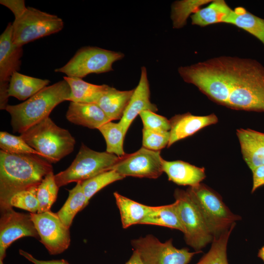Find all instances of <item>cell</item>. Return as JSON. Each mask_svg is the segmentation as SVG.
Here are the masks:
<instances>
[{"instance_id": "cell-14", "label": "cell", "mask_w": 264, "mask_h": 264, "mask_svg": "<svg viewBox=\"0 0 264 264\" xmlns=\"http://www.w3.org/2000/svg\"><path fill=\"white\" fill-rule=\"evenodd\" d=\"M0 213V260H3L7 249L16 240L24 237H40L30 213L17 212L12 208Z\"/></svg>"}, {"instance_id": "cell-31", "label": "cell", "mask_w": 264, "mask_h": 264, "mask_svg": "<svg viewBox=\"0 0 264 264\" xmlns=\"http://www.w3.org/2000/svg\"><path fill=\"white\" fill-rule=\"evenodd\" d=\"M211 1L210 0H184L174 2L172 5L171 15L173 28L178 29L183 27L190 14L195 13L202 5Z\"/></svg>"}, {"instance_id": "cell-41", "label": "cell", "mask_w": 264, "mask_h": 264, "mask_svg": "<svg viewBox=\"0 0 264 264\" xmlns=\"http://www.w3.org/2000/svg\"><path fill=\"white\" fill-rule=\"evenodd\" d=\"M258 256L264 262V245L259 250Z\"/></svg>"}, {"instance_id": "cell-5", "label": "cell", "mask_w": 264, "mask_h": 264, "mask_svg": "<svg viewBox=\"0 0 264 264\" xmlns=\"http://www.w3.org/2000/svg\"><path fill=\"white\" fill-rule=\"evenodd\" d=\"M187 190L214 238L235 226L236 221L241 219L230 211L220 195L206 185L200 183Z\"/></svg>"}, {"instance_id": "cell-12", "label": "cell", "mask_w": 264, "mask_h": 264, "mask_svg": "<svg viewBox=\"0 0 264 264\" xmlns=\"http://www.w3.org/2000/svg\"><path fill=\"white\" fill-rule=\"evenodd\" d=\"M163 159L160 151H153L142 147L134 153L120 157L112 170L125 177L130 176L155 179L163 172Z\"/></svg>"}, {"instance_id": "cell-6", "label": "cell", "mask_w": 264, "mask_h": 264, "mask_svg": "<svg viewBox=\"0 0 264 264\" xmlns=\"http://www.w3.org/2000/svg\"><path fill=\"white\" fill-rule=\"evenodd\" d=\"M120 157L107 152H97L83 143L71 165L55 175L59 187L73 182H81L112 170Z\"/></svg>"}, {"instance_id": "cell-4", "label": "cell", "mask_w": 264, "mask_h": 264, "mask_svg": "<svg viewBox=\"0 0 264 264\" xmlns=\"http://www.w3.org/2000/svg\"><path fill=\"white\" fill-rule=\"evenodd\" d=\"M50 162L56 163L73 151L75 138L68 131L58 126L49 117L20 135Z\"/></svg>"}, {"instance_id": "cell-42", "label": "cell", "mask_w": 264, "mask_h": 264, "mask_svg": "<svg viewBox=\"0 0 264 264\" xmlns=\"http://www.w3.org/2000/svg\"><path fill=\"white\" fill-rule=\"evenodd\" d=\"M0 264H4L3 263V260H0Z\"/></svg>"}, {"instance_id": "cell-28", "label": "cell", "mask_w": 264, "mask_h": 264, "mask_svg": "<svg viewBox=\"0 0 264 264\" xmlns=\"http://www.w3.org/2000/svg\"><path fill=\"white\" fill-rule=\"evenodd\" d=\"M104 137L106 152L121 157L125 155L124 141L126 134L119 123L109 121L98 129Z\"/></svg>"}, {"instance_id": "cell-34", "label": "cell", "mask_w": 264, "mask_h": 264, "mask_svg": "<svg viewBox=\"0 0 264 264\" xmlns=\"http://www.w3.org/2000/svg\"><path fill=\"white\" fill-rule=\"evenodd\" d=\"M38 186L21 191L15 194L10 200L11 207H15L37 213L39 202L37 197Z\"/></svg>"}, {"instance_id": "cell-22", "label": "cell", "mask_w": 264, "mask_h": 264, "mask_svg": "<svg viewBox=\"0 0 264 264\" xmlns=\"http://www.w3.org/2000/svg\"><path fill=\"white\" fill-rule=\"evenodd\" d=\"M48 79H42L14 72L9 85V96L14 97L19 100H26L50 83Z\"/></svg>"}, {"instance_id": "cell-40", "label": "cell", "mask_w": 264, "mask_h": 264, "mask_svg": "<svg viewBox=\"0 0 264 264\" xmlns=\"http://www.w3.org/2000/svg\"><path fill=\"white\" fill-rule=\"evenodd\" d=\"M125 264H144L139 253L133 250V253L129 260Z\"/></svg>"}, {"instance_id": "cell-18", "label": "cell", "mask_w": 264, "mask_h": 264, "mask_svg": "<svg viewBox=\"0 0 264 264\" xmlns=\"http://www.w3.org/2000/svg\"><path fill=\"white\" fill-rule=\"evenodd\" d=\"M66 118L72 123L89 129H97L111 121L96 103H78L70 102Z\"/></svg>"}, {"instance_id": "cell-17", "label": "cell", "mask_w": 264, "mask_h": 264, "mask_svg": "<svg viewBox=\"0 0 264 264\" xmlns=\"http://www.w3.org/2000/svg\"><path fill=\"white\" fill-rule=\"evenodd\" d=\"M243 158L251 171L264 165V133L250 129L237 130Z\"/></svg>"}, {"instance_id": "cell-36", "label": "cell", "mask_w": 264, "mask_h": 264, "mask_svg": "<svg viewBox=\"0 0 264 264\" xmlns=\"http://www.w3.org/2000/svg\"><path fill=\"white\" fill-rule=\"evenodd\" d=\"M170 132L159 133L143 128L142 147L153 151H159L167 147Z\"/></svg>"}, {"instance_id": "cell-24", "label": "cell", "mask_w": 264, "mask_h": 264, "mask_svg": "<svg viewBox=\"0 0 264 264\" xmlns=\"http://www.w3.org/2000/svg\"><path fill=\"white\" fill-rule=\"evenodd\" d=\"M140 224L158 225L184 232L175 201L168 205L150 206Z\"/></svg>"}, {"instance_id": "cell-20", "label": "cell", "mask_w": 264, "mask_h": 264, "mask_svg": "<svg viewBox=\"0 0 264 264\" xmlns=\"http://www.w3.org/2000/svg\"><path fill=\"white\" fill-rule=\"evenodd\" d=\"M134 89L119 90L110 87L96 104L111 121L121 119L131 100Z\"/></svg>"}, {"instance_id": "cell-21", "label": "cell", "mask_w": 264, "mask_h": 264, "mask_svg": "<svg viewBox=\"0 0 264 264\" xmlns=\"http://www.w3.org/2000/svg\"><path fill=\"white\" fill-rule=\"evenodd\" d=\"M70 88L67 101L78 103H96L109 86L98 85L87 82L78 77L64 76Z\"/></svg>"}, {"instance_id": "cell-16", "label": "cell", "mask_w": 264, "mask_h": 264, "mask_svg": "<svg viewBox=\"0 0 264 264\" xmlns=\"http://www.w3.org/2000/svg\"><path fill=\"white\" fill-rule=\"evenodd\" d=\"M170 140L167 147L175 142L191 136L201 129L216 124L218 118L214 113L197 116L187 112L174 116L170 120Z\"/></svg>"}, {"instance_id": "cell-33", "label": "cell", "mask_w": 264, "mask_h": 264, "mask_svg": "<svg viewBox=\"0 0 264 264\" xmlns=\"http://www.w3.org/2000/svg\"><path fill=\"white\" fill-rule=\"evenodd\" d=\"M0 148L7 153L34 154L43 157L42 154L30 146L20 135L16 136L6 132H0Z\"/></svg>"}, {"instance_id": "cell-30", "label": "cell", "mask_w": 264, "mask_h": 264, "mask_svg": "<svg viewBox=\"0 0 264 264\" xmlns=\"http://www.w3.org/2000/svg\"><path fill=\"white\" fill-rule=\"evenodd\" d=\"M59 188L55 180V175L52 171L44 177L38 186V213L50 210L52 205L57 199Z\"/></svg>"}, {"instance_id": "cell-32", "label": "cell", "mask_w": 264, "mask_h": 264, "mask_svg": "<svg viewBox=\"0 0 264 264\" xmlns=\"http://www.w3.org/2000/svg\"><path fill=\"white\" fill-rule=\"evenodd\" d=\"M124 178L116 171L110 170L80 182L88 203L90 199L102 188Z\"/></svg>"}, {"instance_id": "cell-27", "label": "cell", "mask_w": 264, "mask_h": 264, "mask_svg": "<svg viewBox=\"0 0 264 264\" xmlns=\"http://www.w3.org/2000/svg\"><path fill=\"white\" fill-rule=\"evenodd\" d=\"M88 204L81 183L77 182L73 188L68 191L66 201L57 214L63 222L69 228L75 215Z\"/></svg>"}, {"instance_id": "cell-1", "label": "cell", "mask_w": 264, "mask_h": 264, "mask_svg": "<svg viewBox=\"0 0 264 264\" xmlns=\"http://www.w3.org/2000/svg\"><path fill=\"white\" fill-rule=\"evenodd\" d=\"M219 72L228 94L226 107L264 112V66L260 63L229 56L221 62Z\"/></svg>"}, {"instance_id": "cell-2", "label": "cell", "mask_w": 264, "mask_h": 264, "mask_svg": "<svg viewBox=\"0 0 264 264\" xmlns=\"http://www.w3.org/2000/svg\"><path fill=\"white\" fill-rule=\"evenodd\" d=\"M53 171L50 162L37 154H14L0 151V211L12 208L11 198L17 193L38 186Z\"/></svg>"}, {"instance_id": "cell-7", "label": "cell", "mask_w": 264, "mask_h": 264, "mask_svg": "<svg viewBox=\"0 0 264 264\" xmlns=\"http://www.w3.org/2000/svg\"><path fill=\"white\" fill-rule=\"evenodd\" d=\"M12 41L16 45L24 44L60 31L64 27L62 19L33 7H27L12 23Z\"/></svg>"}, {"instance_id": "cell-39", "label": "cell", "mask_w": 264, "mask_h": 264, "mask_svg": "<svg viewBox=\"0 0 264 264\" xmlns=\"http://www.w3.org/2000/svg\"><path fill=\"white\" fill-rule=\"evenodd\" d=\"M19 253L21 255L34 264H69L64 259L50 261L39 260L34 258L29 253L21 249L19 250Z\"/></svg>"}, {"instance_id": "cell-8", "label": "cell", "mask_w": 264, "mask_h": 264, "mask_svg": "<svg viewBox=\"0 0 264 264\" xmlns=\"http://www.w3.org/2000/svg\"><path fill=\"white\" fill-rule=\"evenodd\" d=\"M174 197L186 243L196 251H201L212 242L214 236L187 190L176 189Z\"/></svg>"}, {"instance_id": "cell-25", "label": "cell", "mask_w": 264, "mask_h": 264, "mask_svg": "<svg viewBox=\"0 0 264 264\" xmlns=\"http://www.w3.org/2000/svg\"><path fill=\"white\" fill-rule=\"evenodd\" d=\"M119 209L122 226L127 228L132 225L140 224L148 213L150 206L135 201L118 192L113 193Z\"/></svg>"}, {"instance_id": "cell-35", "label": "cell", "mask_w": 264, "mask_h": 264, "mask_svg": "<svg viewBox=\"0 0 264 264\" xmlns=\"http://www.w3.org/2000/svg\"><path fill=\"white\" fill-rule=\"evenodd\" d=\"M139 116L143 122V128L153 132L165 133L171 129L170 120L150 110L141 112Z\"/></svg>"}, {"instance_id": "cell-29", "label": "cell", "mask_w": 264, "mask_h": 264, "mask_svg": "<svg viewBox=\"0 0 264 264\" xmlns=\"http://www.w3.org/2000/svg\"><path fill=\"white\" fill-rule=\"evenodd\" d=\"M235 226L214 237L210 249L197 264H229L227 257V243Z\"/></svg>"}, {"instance_id": "cell-19", "label": "cell", "mask_w": 264, "mask_h": 264, "mask_svg": "<svg viewBox=\"0 0 264 264\" xmlns=\"http://www.w3.org/2000/svg\"><path fill=\"white\" fill-rule=\"evenodd\" d=\"M162 169L170 181L179 185L194 187L200 184L206 177L203 167H198L181 160L163 159Z\"/></svg>"}, {"instance_id": "cell-3", "label": "cell", "mask_w": 264, "mask_h": 264, "mask_svg": "<svg viewBox=\"0 0 264 264\" xmlns=\"http://www.w3.org/2000/svg\"><path fill=\"white\" fill-rule=\"evenodd\" d=\"M70 88L65 80L46 86L23 102L8 105L5 110L11 115L14 132L20 134L45 118L61 103L67 101Z\"/></svg>"}, {"instance_id": "cell-11", "label": "cell", "mask_w": 264, "mask_h": 264, "mask_svg": "<svg viewBox=\"0 0 264 264\" xmlns=\"http://www.w3.org/2000/svg\"><path fill=\"white\" fill-rule=\"evenodd\" d=\"M30 214L40 241L50 255L61 254L68 248L70 243L69 228L63 222L57 213L50 210Z\"/></svg>"}, {"instance_id": "cell-9", "label": "cell", "mask_w": 264, "mask_h": 264, "mask_svg": "<svg viewBox=\"0 0 264 264\" xmlns=\"http://www.w3.org/2000/svg\"><path fill=\"white\" fill-rule=\"evenodd\" d=\"M124 56L121 52L98 47H83L66 65L56 68L54 71L64 73L68 77L82 78L91 73L99 74L112 70L113 63Z\"/></svg>"}, {"instance_id": "cell-15", "label": "cell", "mask_w": 264, "mask_h": 264, "mask_svg": "<svg viewBox=\"0 0 264 264\" xmlns=\"http://www.w3.org/2000/svg\"><path fill=\"white\" fill-rule=\"evenodd\" d=\"M150 91L145 67H141L140 80L124 111L118 122L126 134L134 119L144 110H150L155 112L157 108L150 101Z\"/></svg>"}, {"instance_id": "cell-38", "label": "cell", "mask_w": 264, "mask_h": 264, "mask_svg": "<svg viewBox=\"0 0 264 264\" xmlns=\"http://www.w3.org/2000/svg\"><path fill=\"white\" fill-rule=\"evenodd\" d=\"M253 173V185L251 193L264 185V165L260 166L252 171Z\"/></svg>"}, {"instance_id": "cell-37", "label": "cell", "mask_w": 264, "mask_h": 264, "mask_svg": "<svg viewBox=\"0 0 264 264\" xmlns=\"http://www.w3.org/2000/svg\"><path fill=\"white\" fill-rule=\"evenodd\" d=\"M0 3L9 8L15 18L20 17L27 8L23 0H0Z\"/></svg>"}, {"instance_id": "cell-23", "label": "cell", "mask_w": 264, "mask_h": 264, "mask_svg": "<svg viewBox=\"0 0 264 264\" xmlns=\"http://www.w3.org/2000/svg\"><path fill=\"white\" fill-rule=\"evenodd\" d=\"M233 11L224 0H212L208 6L191 16L192 24L204 27L220 22L226 23Z\"/></svg>"}, {"instance_id": "cell-13", "label": "cell", "mask_w": 264, "mask_h": 264, "mask_svg": "<svg viewBox=\"0 0 264 264\" xmlns=\"http://www.w3.org/2000/svg\"><path fill=\"white\" fill-rule=\"evenodd\" d=\"M13 26L9 22L0 36V109L5 110L8 105V88L14 72L19 71L23 54L22 46L12 41Z\"/></svg>"}, {"instance_id": "cell-10", "label": "cell", "mask_w": 264, "mask_h": 264, "mask_svg": "<svg viewBox=\"0 0 264 264\" xmlns=\"http://www.w3.org/2000/svg\"><path fill=\"white\" fill-rule=\"evenodd\" d=\"M131 244L144 264H188L195 254L201 252L178 249L172 239L163 242L151 234L132 240Z\"/></svg>"}, {"instance_id": "cell-26", "label": "cell", "mask_w": 264, "mask_h": 264, "mask_svg": "<svg viewBox=\"0 0 264 264\" xmlns=\"http://www.w3.org/2000/svg\"><path fill=\"white\" fill-rule=\"evenodd\" d=\"M226 23L234 25L252 34L264 45V19L241 6L233 9Z\"/></svg>"}]
</instances>
